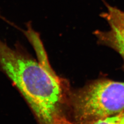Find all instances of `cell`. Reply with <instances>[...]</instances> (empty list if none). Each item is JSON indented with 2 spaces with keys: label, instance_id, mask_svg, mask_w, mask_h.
<instances>
[{
  "label": "cell",
  "instance_id": "5b68a950",
  "mask_svg": "<svg viewBox=\"0 0 124 124\" xmlns=\"http://www.w3.org/2000/svg\"><path fill=\"white\" fill-rule=\"evenodd\" d=\"M52 124H73L71 122L68 121L64 116L60 115L56 117L54 120Z\"/></svg>",
  "mask_w": 124,
  "mask_h": 124
},
{
  "label": "cell",
  "instance_id": "3957f363",
  "mask_svg": "<svg viewBox=\"0 0 124 124\" xmlns=\"http://www.w3.org/2000/svg\"><path fill=\"white\" fill-rule=\"evenodd\" d=\"M102 1L107 10L100 16L107 21L110 29L108 31L97 30L94 34L99 44L109 46L120 54L124 67V11Z\"/></svg>",
  "mask_w": 124,
  "mask_h": 124
},
{
  "label": "cell",
  "instance_id": "7a4b0ae2",
  "mask_svg": "<svg viewBox=\"0 0 124 124\" xmlns=\"http://www.w3.org/2000/svg\"><path fill=\"white\" fill-rule=\"evenodd\" d=\"M73 115L80 124H87L124 112V82L95 81L72 95Z\"/></svg>",
  "mask_w": 124,
  "mask_h": 124
},
{
  "label": "cell",
  "instance_id": "6da1fadb",
  "mask_svg": "<svg viewBox=\"0 0 124 124\" xmlns=\"http://www.w3.org/2000/svg\"><path fill=\"white\" fill-rule=\"evenodd\" d=\"M0 68L26 99L40 124H52L62 114L63 88L51 69L1 39Z\"/></svg>",
  "mask_w": 124,
  "mask_h": 124
},
{
  "label": "cell",
  "instance_id": "277c9868",
  "mask_svg": "<svg viewBox=\"0 0 124 124\" xmlns=\"http://www.w3.org/2000/svg\"><path fill=\"white\" fill-rule=\"evenodd\" d=\"M116 115L105 118L100 119L89 123L87 124H115Z\"/></svg>",
  "mask_w": 124,
  "mask_h": 124
},
{
  "label": "cell",
  "instance_id": "8992f818",
  "mask_svg": "<svg viewBox=\"0 0 124 124\" xmlns=\"http://www.w3.org/2000/svg\"><path fill=\"white\" fill-rule=\"evenodd\" d=\"M115 124H124V112L116 115Z\"/></svg>",
  "mask_w": 124,
  "mask_h": 124
}]
</instances>
